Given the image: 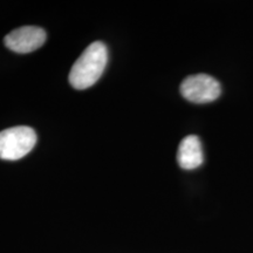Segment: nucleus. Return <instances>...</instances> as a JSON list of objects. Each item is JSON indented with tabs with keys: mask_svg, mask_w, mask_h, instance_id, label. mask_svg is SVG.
Masks as SVG:
<instances>
[{
	"mask_svg": "<svg viewBox=\"0 0 253 253\" xmlns=\"http://www.w3.org/2000/svg\"><path fill=\"white\" fill-rule=\"evenodd\" d=\"M108 62V49L101 41L90 43L69 72V84L75 89H87L101 78Z\"/></svg>",
	"mask_w": 253,
	"mask_h": 253,
	"instance_id": "obj_1",
	"label": "nucleus"
},
{
	"mask_svg": "<svg viewBox=\"0 0 253 253\" xmlns=\"http://www.w3.org/2000/svg\"><path fill=\"white\" fill-rule=\"evenodd\" d=\"M37 143V134L31 126H18L0 132V158L17 161L33 149Z\"/></svg>",
	"mask_w": 253,
	"mask_h": 253,
	"instance_id": "obj_2",
	"label": "nucleus"
},
{
	"mask_svg": "<svg viewBox=\"0 0 253 253\" xmlns=\"http://www.w3.org/2000/svg\"><path fill=\"white\" fill-rule=\"evenodd\" d=\"M221 93L220 84L208 74L185 78L181 84L182 96L190 102L209 103L217 100Z\"/></svg>",
	"mask_w": 253,
	"mask_h": 253,
	"instance_id": "obj_3",
	"label": "nucleus"
},
{
	"mask_svg": "<svg viewBox=\"0 0 253 253\" xmlns=\"http://www.w3.org/2000/svg\"><path fill=\"white\" fill-rule=\"evenodd\" d=\"M46 41V32L37 26H24L5 37V46L12 52L26 54L40 48Z\"/></svg>",
	"mask_w": 253,
	"mask_h": 253,
	"instance_id": "obj_4",
	"label": "nucleus"
},
{
	"mask_svg": "<svg viewBox=\"0 0 253 253\" xmlns=\"http://www.w3.org/2000/svg\"><path fill=\"white\" fill-rule=\"evenodd\" d=\"M203 161V149L198 136L189 135L183 138L177 151V162L179 167L185 170H192L201 166Z\"/></svg>",
	"mask_w": 253,
	"mask_h": 253,
	"instance_id": "obj_5",
	"label": "nucleus"
}]
</instances>
